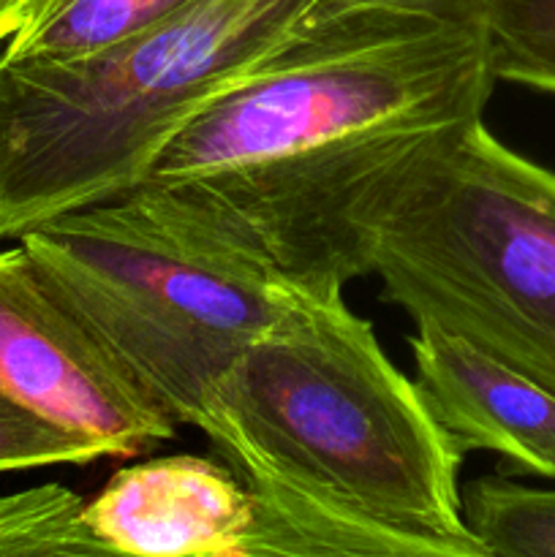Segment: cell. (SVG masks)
Wrapping results in <instances>:
<instances>
[{"instance_id": "cell-1", "label": "cell", "mask_w": 555, "mask_h": 557, "mask_svg": "<svg viewBox=\"0 0 555 557\" xmlns=\"http://www.w3.org/2000/svg\"><path fill=\"white\" fill-rule=\"evenodd\" d=\"M488 27L397 14L305 25L201 109L131 190L145 210L292 292L368 275L365 226L493 96Z\"/></svg>"}, {"instance_id": "cell-2", "label": "cell", "mask_w": 555, "mask_h": 557, "mask_svg": "<svg viewBox=\"0 0 555 557\" xmlns=\"http://www.w3.org/2000/svg\"><path fill=\"white\" fill-rule=\"evenodd\" d=\"M343 294L292 292L218 381L196 430L221 460L264 462L381 525L473 539L466 451Z\"/></svg>"}, {"instance_id": "cell-3", "label": "cell", "mask_w": 555, "mask_h": 557, "mask_svg": "<svg viewBox=\"0 0 555 557\" xmlns=\"http://www.w3.org/2000/svg\"><path fill=\"white\" fill-rule=\"evenodd\" d=\"M316 0H194L74 60L0 54V243L131 194L169 141L281 52Z\"/></svg>"}, {"instance_id": "cell-4", "label": "cell", "mask_w": 555, "mask_h": 557, "mask_svg": "<svg viewBox=\"0 0 555 557\" xmlns=\"http://www.w3.org/2000/svg\"><path fill=\"white\" fill-rule=\"evenodd\" d=\"M381 299L555 397V172L484 120L419 158L365 226Z\"/></svg>"}, {"instance_id": "cell-5", "label": "cell", "mask_w": 555, "mask_h": 557, "mask_svg": "<svg viewBox=\"0 0 555 557\" xmlns=\"http://www.w3.org/2000/svg\"><path fill=\"white\" fill-rule=\"evenodd\" d=\"M16 243L49 292L177 428H199L218 381L292 297L128 194L52 218Z\"/></svg>"}, {"instance_id": "cell-6", "label": "cell", "mask_w": 555, "mask_h": 557, "mask_svg": "<svg viewBox=\"0 0 555 557\" xmlns=\"http://www.w3.org/2000/svg\"><path fill=\"white\" fill-rule=\"evenodd\" d=\"M254 495L243 536L199 557H495L477 539H430L368 520L264 462L229 457ZM0 557H139L103 542L85 498L58 482L0 493Z\"/></svg>"}, {"instance_id": "cell-7", "label": "cell", "mask_w": 555, "mask_h": 557, "mask_svg": "<svg viewBox=\"0 0 555 557\" xmlns=\"http://www.w3.org/2000/svg\"><path fill=\"white\" fill-rule=\"evenodd\" d=\"M0 397L103 457H136L177 438V424L49 292L20 243L0 250Z\"/></svg>"}, {"instance_id": "cell-8", "label": "cell", "mask_w": 555, "mask_h": 557, "mask_svg": "<svg viewBox=\"0 0 555 557\" xmlns=\"http://www.w3.org/2000/svg\"><path fill=\"white\" fill-rule=\"evenodd\" d=\"M254 495L221 457H150L114 473L85 520L103 542L139 557H199L243 536Z\"/></svg>"}, {"instance_id": "cell-9", "label": "cell", "mask_w": 555, "mask_h": 557, "mask_svg": "<svg viewBox=\"0 0 555 557\" xmlns=\"http://www.w3.org/2000/svg\"><path fill=\"white\" fill-rule=\"evenodd\" d=\"M408 343L414 381L462 451H493L555 479L553 395L439 330H417Z\"/></svg>"}, {"instance_id": "cell-10", "label": "cell", "mask_w": 555, "mask_h": 557, "mask_svg": "<svg viewBox=\"0 0 555 557\" xmlns=\"http://www.w3.org/2000/svg\"><path fill=\"white\" fill-rule=\"evenodd\" d=\"M194 0H65L38 27L3 44L5 58L74 60L161 25Z\"/></svg>"}, {"instance_id": "cell-11", "label": "cell", "mask_w": 555, "mask_h": 557, "mask_svg": "<svg viewBox=\"0 0 555 557\" xmlns=\"http://www.w3.org/2000/svg\"><path fill=\"white\" fill-rule=\"evenodd\" d=\"M462 515L495 557H555V490L482 476L462 493Z\"/></svg>"}, {"instance_id": "cell-12", "label": "cell", "mask_w": 555, "mask_h": 557, "mask_svg": "<svg viewBox=\"0 0 555 557\" xmlns=\"http://www.w3.org/2000/svg\"><path fill=\"white\" fill-rule=\"evenodd\" d=\"M488 44L495 82L555 96V0H501Z\"/></svg>"}, {"instance_id": "cell-13", "label": "cell", "mask_w": 555, "mask_h": 557, "mask_svg": "<svg viewBox=\"0 0 555 557\" xmlns=\"http://www.w3.org/2000/svg\"><path fill=\"white\" fill-rule=\"evenodd\" d=\"M96 460H103V451L96 444L76 438L0 397V473L87 466Z\"/></svg>"}, {"instance_id": "cell-14", "label": "cell", "mask_w": 555, "mask_h": 557, "mask_svg": "<svg viewBox=\"0 0 555 557\" xmlns=\"http://www.w3.org/2000/svg\"><path fill=\"white\" fill-rule=\"evenodd\" d=\"M498 3L501 0H316L305 25L373 11V14L414 16V20L444 22V25L488 27V20Z\"/></svg>"}, {"instance_id": "cell-15", "label": "cell", "mask_w": 555, "mask_h": 557, "mask_svg": "<svg viewBox=\"0 0 555 557\" xmlns=\"http://www.w3.org/2000/svg\"><path fill=\"white\" fill-rule=\"evenodd\" d=\"M27 0H0V47L20 33Z\"/></svg>"}, {"instance_id": "cell-16", "label": "cell", "mask_w": 555, "mask_h": 557, "mask_svg": "<svg viewBox=\"0 0 555 557\" xmlns=\"http://www.w3.org/2000/svg\"><path fill=\"white\" fill-rule=\"evenodd\" d=\"M63 3H65V0H27L25 20H22V27H20V33H16V36H25V33H30L33 27L41 25V22L47 20V16L52 14L54 9H60Z\"/></svg>"}, {"instance_id": "cell-17", "label": "cell", "mask_w": 555, "mask_h": 557, "mask_svg": "<svg viewBox=\"0 0 555 557\" xmlns=\"http://www.w3.org/2000/svg\"><path fill=\"white\" fill-rule=\"evenodd\" d=\"M553 482H555V479H553Z\"/></svg>"}]
</instances>
